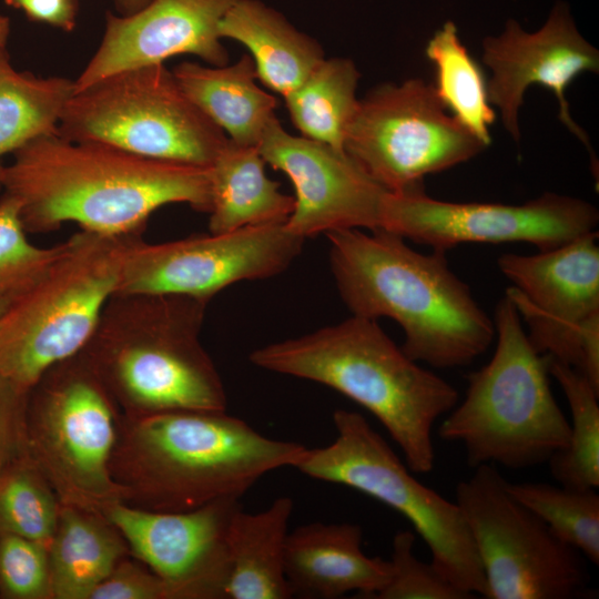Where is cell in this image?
<instances>
[{"mask_svg":"<svg viewBox=\"0 0 599 599\" xmlns=\"http://www.w3.org/2000/svg\"><path fill=\"white\" fill-rule=\"evenodd\" d=\"M6 165L2 192L13 196L27 233L64 223L105 236H142L160 207L211 209L210 167L144 158L108 144L38 136Z\"/></svg>","mask_w":599,"mask_h":599,"instance_id":"6da1fadb","label":"cell"},{"mask_svg":"<svg viewBox=\"0 0 599 599\" xmlns=\"http://www.w3.org/2000/svg\"><path fill=\"white\" fill-rule=\"evenodd\" d=\"M338 293L352 315L392 318L404 332L403 352L435 368L463 367L495 337L494 321L449 267L446 251L425 254L378 229L326 233Z\"/></svg>","mask_w":599,"mask_h":599,"instance_id":"7a4b0ae2","label":"cell"},{"mask_svg":"<svg viewBox=\"0 0 599 599\" xmlns=\"http://www.w3.org/2000/svg\"><path fill=\"white\" fill-rule=\"evenodd\" d=\"M306 449L268 438L226 410L122 414L110 468L123 502L176 512L240 499L265 474L294 467Z\"/></svg>","mask_w":599,"mask_h":599,"instance_id":"3957f363","label":"cell"},{"mask_svg":"<svg viewBox=\"0 0 599 599\" xmlns=\"http://www.w3.org/2000/svg\"><path fill=\"white\" fill-rule=\"evenodd\" d=\"M255 366L316 382L367 409L413 473L432 471L433 427L458 402L454 386L409 358L377 321L352 315L313 333L253 351Z\"/></svg>","mask_w":599,"mask_h":599,"instance_id":"277c9868","label":"cell"},{"mask_svg":"<svg viewBox=\"0 0 599 599\" xmlns=\"http://www.w3.org/2000/svg\"><path fill=\"white\" fill-rule=\"evenodd\" d=\"M206 305L158 294L106 303L81 352L123 415L226 410L222 378L200 339Z\"/></svg>","mask_w":599,"mask_h":599,"instance_id":"5b68a950","label":"cell"},{"mask_svg":"<svg viewBox=\"0 0 599 599\" xmlns=\"http://www.w3.org/2000/svg\"><path fill=\"white\" fill-rule=\"evenodd\" d=\"M493 321V357L468 375L465 398L448 412L438 436L461 444L474 468L498 464L522 469L548 463L567 445L570 425L550 389L545 357L530 344L506 294Z\"/></svg>","mask_w":599,"mask_h":599,"instance_id":"8992f818","label":"cell"},{"mask_svg":"<svg viewBox=\"0 0 599 599\" xmlns=\"http://www.w3.org/2000/svg\"><path fill=\"white\" fill-rule=\"evenodd\" d=\"M78 231L48 270L0 315V376L29 392L80 353L115 294L130 240Z\"/></svg>","mask_w":599,"mask_h":599,"instance_id":"52a82bcc","label":"cell"},{"mask_svg":"<svg viewBox=\"0 0 599 599\" xmlns=\"http://www.w3.org/2000/svg\"><path fill=\"white\" fill-rule=\"evenodd\" d=\"M122 412L82 352L51 366L28 393V454L62 504L104 514L123 502L111 474Z\"/></svg>","mask_w":599,"mask_h":599,"instance_id":"ba28073f","label":"cell"},{"mask_svg":"<svg viewBox=\"0 0 599 599\" xmlns=\"http://www.w3.org/2000/svg\"><path fill=\"white\" fill-rule=\"evenodd\" d=\"M333 422L334 441L306 449L294 468L314 479L356 489L403 515L447 580L473 597H486L480 560L457 504L418 481L359 413L337 409Z\"/></svg>","mask_w":599,"mask_h":599,"instance_id":"9c48e42d","label":"cell"},{"mask_svg":"<svg viewBox=\"0 0 599 599\" xmlns=\"http://www.w3.org/2000/svg\"><path fill=\"white\" fill-rule=\"evenodd\" d=\"M55 134L202 167L212 165L227 141L164 63L115 72L74 91Z\"/></svg>","mask_w":599,"mask_h":599,"instance_id":"30bf717a","label":"cell"},{"mask_svg":"<svg viewBox=\"0 0 599 599\" xmlns=\"http://www.w3.org/2000/svg\"><path fill=\"white\" fill-rule=\"evenodd\" d=\"M475 544L488 599H576L590 592L585 557L507 489L493 465L476 467L455 501Z\"/></svg>","mask_w":599,"mask_h":599,"instance_id":"8fae6325","label":"cell"},{"mask_svg":"<svg viewBox=\"0 0 599 599\" xmlns=\"http://www.w3.org/2000/svg\"><path fill=\"white\" fill-rule=\"evenodd\" d=\"M447 111L434 85L422 79L378 85L358 101L344 150L388 192L424 187L425 175L487 148Z\"/></svg>","mask_w":599,"mask_h":599,"instance_id":"7c38bea8","label":"cell"},{"mask_svg":"<svg viewBox=\"0 0 599 599\" xmlns=\"http://www.w3.org/2000/svg\"><path fill=\"white\" fill-rule=\"evenodd\" d=\"M597 241L595 231L537 254L505 253L497 265L512 284L506 295L535 351L568 364L599 388Z\"/></svg>","mask_w":599,"mask_h":599,"instance_id":"4fadbf2b","label":"cell"},{"mask_svg":"<svg viewBox=\"0 0 599 599\" xmlns=\"http://www.w3.org/2000/svg\"><path fill=\"white\" fill-rule=\"evenodd\" d=\"M304 241L285 223L163 243L135 236L125 250L114 295H179L209 303L232 284L284 272L301 254Z\"/></svg>","mask_w":599,"mask_h":599,"instance_id":"5bb4252c","label":"cell"},{"mask_svg":"<svg viewBox=\"0 0 599 599\" xmlns=\"http://www.w3.org/2000/svg\"><path fill=\"white\" fill-rule=\"evenodd\" d=\"M598 223L595 205L554 192L508 205L440 201L418 187L386 193L379 229L433 250L447 251L463 243L527 242L547 251L597 231Z\"/></svg>","mask_w":599,"mask_h":599,"instance_id":"9a60e30c","label":"cell"},{"mask_svg":"<svg viewBox=\"0 0 599 599\" xmlns=\"http://www.w3.org/2000/svg\"><path fill=\"white\" fill-rule=\"evenodd\" d=\"M240 499L224 498L187 511H152L118 502L104 511L131 556L169 587L171 599H224L227 530Z\"/></svg>","mask_w":599,"mask_h":599,"instance_id":"2e32d148","label":"cell"},{"mask_svg":"<svg viewBox=\"0 0 599 599\" xmlns=\"http://www.w3.org/2000/svg\"><path fill=\"white\" fill-rule=\"evenodd\" d=\"M258 151L295 189L294 209L286 227L297 236L339 230L380 227L383 201L388 192L345 151L292 135L275 116L266 126Z\"/></svg>","mask_w":599,"mask_h":599,"instance_id":"e0dca14e","label":"cell"},{"mask_svg":"<svg viewBox=\"0 0 599 599\" xmlns=\"http://www.w3.org/2000/svg\"><path fill=\"white\" fill-rule=\"evenodd\" d=\"M483 62L491 70L486 83L490 104L499 109L505 130L519 141L518 112L526 90L534 84L552 91L559 120L595 155L586 132L573 121L565 97L571 81L585 71L598 72L599 52L577 30L565 3H557L546 23L530 33L508 20L497 37L483 41Z\"/></svg>","mask_w":599,"mask_h":599,"instance_id":"ac0fdd59","label":"cell"},{"mask_svg":"<svg viewBox=\"0 0 599 599\" xmlns=\"http://www.w3.org/2000/svg\"><path fill=\"white\" fill-rule=\"evenodd\" d=\"M237 0H151L139 11L108 12L101 42L73 81V92L110 74L193 54L210 65H225L229 53L219 26Z\"/></svg>","mask_w":599,"mask_h":599,"instance_id":"d6986e66","label":"cell"},{"mask_svg":"<svg viewBox=\"0 0 599 599\" xmlns=\"http://www.w3.org/2000/svg\"><path fill=\"white\" fill-rule=\"evenodd\" d=\"M363 531L352 522L306 524L288 532L285 576L292 597L338 598L355 591L374 598L390 578L388 560L368 557Z\"/></svg>","mask_w":599,"mask_h":599,"instance_id":"ffe728a7","label":"cell"},{"mask_svg":"<svg viewBox=\"0 0 599 599\" xmlns=\"http://www.w3.org/2000/svg\"><path fill=\"white\" fill-rule=\"evenodd\" d=\"M189 99L235 143L258 146L276 116V99L261 89L251 55L229 65L184 61L172 70Z\"/></svg>","mask_w":599,"mask_h":599,"instance_id":"44dd1931","label":"cell"},{"mask_svg":"<svg viewBox=\"0 0 599 599\" xmlns=\"http://www.w3.org/2000/svg\"><path fill=\"white\" fill-rule=\"evenodd\" d=\"M220 37L244 44L257 78L285 97L325 59L316 40L298 31L277 10L260 0H237L219 26Z\"/></svg>","mask_w":599,"mask_h":599,"instance_id":"7402d4cb","label":"cell"},{"mask_svg":"<svg viewBox=\"0 0 599 599\" xmlns=\"http://www.w3.org/2000/svg\"><path fill=\"white\" fill-rule=\"evenodd\" d=\"M291 497L276 498L266 509L245 512L240 507L227 530L229 577L224 599L292 598L284 558Z\"/></svg>","mask_w":599,"mask_h":599,"instance_id":"603a6c76","label":"cell"},{"mask_svg":"<svg viewBox=\"0 0 599 599\" xmlns=\"http://www.w3.org/2000/svg\"><path fill=\"white\" fill-rule=\"evenodd\" d=\"M53 599H90L130 556L126 540L102 512L61 504L48 545Z\"/></svg>","mask_w":599,"mask_h":599,"instance_id":"cb8c5ba5","label":"cell"},{"mask_svg":"<svg viewBox=\"0 0 599 599\" xmlns=\"http://www.w3.org/2000/svg\"><path fill=\"white\" fill-rule=\"evenodd\" d=\"M265 164L257 146L238 144L227 138L210 166V233L287 221L295 200L267 177Z\"/></svg>","mask_w":599,"mask_h":599,"instance_id":"d4e9b609","label":"cell"},{"mask_svg":"<svg viewBox=\"0 0 599 599\" xmlns=\"http://www.w3.org/2000/svg\"><path fill=\"white\" fill-rule=\"evenodd\" d=\"M72 93V80L19 71L7 48L0 50V191L6 167L2 158L38 136L55 133Z\"/></svg>","mask_w":599,"mask_h":599,"instance_id":"484cf974","label":"cell"},{"mask_svg":"<svg viewBox=\"0 0 599 599\" xmlns=\"http://www.w3.org/2000/svg\"><path fill=\"white\" fill-rule=\"evenodd\" d=\"M361 73L351 59H324L295 90L284 97L302 136L344 150L346 130L358 105Z\"/></svg>","mask_w":599,"mask_h":599,"instance_id":"4316f807","label":"cell"},{"mask_svg":"<svg viewBox=\"0 0 599 599\" xmlns=\"http://www.w3.org/2000/svg\"><path fill=\"white\" fill-rule=\"evenodd\" d=\"M548 374L561 387L571 423L567 445L548 460L551 476L565 487H599V389L580 372L544 355Z\"/></svg>","mask_w":599,"mask_h":599,"instance_id":"83f0119b","label":"cell"},{"mask_svg":"<svg viewBox=\"0 0 599 599\" xmlns=\"http://www.w3.org/2000/svg\"><path fill=\"white\" fill-rule=\"evenodd\" d=\"M425 53L435 65L433 85L443 104L488 146L496 113L488 101L483 71L460 42L454 22L447 21L434 33Z\"/></svg>","mask_w":599,"mask_h":599,"instance_id":"f1b7e54d","label":"cell"},{"mask_svg":"<svg viewBox=\"0 0 599 599\" xmlns=\"http://www.w3.org/2000/svg\"><path fill=\"white\" fill-rule=\"evenodd\" d=\"M509 493L534 511L562 541L599 564V495L546 483L507 481Z\"/></svg>","mask_w":599,"mask_h":599,"instance_id":"f546056e","label":"cell"},{"mask_svg":"<svg viewBox=\"0 0 599 599\" xmlns=\"http://www.w3.org/2000/svg\"><path fill=\"white\" fill-rule=\"evenodd\" d=\"M61 500L29 454L0 473V535L49 545Z\"/></svg>","mask_w":599,"mask_h":599,"instance_id":"4dcf8cb0","label":"cell"},{"mask_svg":"<svg viewBox=\"0 0 599 599\" xmlns=\"http://www.w3.org/2000/svg\"><path fill=\"white\" fill-rule=\"evenodd\" d=\"M63 248V242L41 247L32 244L20 217L18 201L6 192L0 196V297L14 298L48 270Z\"/></svg>","mask_w":599,"mask_h":599,"instance_id":"1f68e13d","label":"cell"},{"mask_svg":"<svg viewBox=\"0 0 599 599\" xmlns=\"http://www.w3.org/2000/svg\"><path fill=\"white\" fill-rule=\"evenodd\" d=\"M415 534L399 530L392 544L390 578L375 599H468L469 593L447 580L432 562L414 555Z\"/></svg>","mask_w":599,"mask_h":599,"instance_id":"d6a6232c","label":"cell"},{"mask_svg":"<svg viewBox=\"0 0 599 599\" xmlns=\"http://www.w3.org/2000/svg\"><path fill=\"white\" fill-rule=\"evenodd\" d=\"M0 598L53 599L47 545L0 535Z\"/></svg>","mask_w":599,"mask_h":599,"instance_id":"836d02e7","label":"cell"},{"mask_svg":"<svg viewBox=\"0 0 599 599\" xmlns=\"http://www.w3.org/2000/svg\"><path fill=\"white\" fill-rule=\"evenodd\" d=\"M90 599H171L166 583L131 555L93 590Z\"/></svg>","mask_w":599,"mask_h":599,"instance_id":"e575fe53","label":"cell"},{"mask_svg":"<svg viewBox=\"0 0 599 599\" xmlns=\"http://www.w3.org/2000/svg\"><path fill=\"white\" fill-rule=\"evenodd\" d=\"M27 390L0 376V473L28 454Z\"/></svg>","mask_w":599,"mask_h":599,"instance_id":"d590c367","label":"cell"},{"mask_svg":"<svg viewBox=\"0 0 599 599\" xmlns=\"http://www.w3.org/2000/svg\"><path fill=\"white\" fill-rule=\"evenodd\" d=\"M9 7L22 11L33 22L44 23L70 32L77 26L78 0H4Z\"/></svg>","mask_w":599,"mask_h":599,"instance_id":"8d00e7d4","label":"cell"},{"mask_svg":"<svg viewBox=\"0 0 599 599\" xmlns=\"http://www.w3.org/2000/svg\"><path fill=\"white\" fill-rule=\"evenodd\" d=\"M151 0H112L113 6L120 16H129L146 6Z\"/></svg>","mask_w":599,"mask_h":599,"instance_id":"74e56055","label":"cell"},{"mask_svg":"<svg viewBox=\"0 0 599 599\" xmlns=\"http://www.w3.org/2000/svg\"><path fill=\"white\" fill-rule=\"evenodd\" d=\"M10 34V20L0 13V50L6 49Z\"/></svg>","mask_w":599,"mask_h":599,"instance_id":"f35d334b","label":"cell"},{"mask_svg":"<svg viewBox=\"0 0 599 599\" xmlns=\"http://www.w3.org/2000/svg\"><path fill=\"white\" fill-rule=\"evenodd\" d=\"M11 300L12 298H10V297H0V315L7 308V306L11 302Z\"/></svg>","mask_w":599,"mask_h":599,"instance_id":"ab89813d","label":"cell"}]
</instances>
